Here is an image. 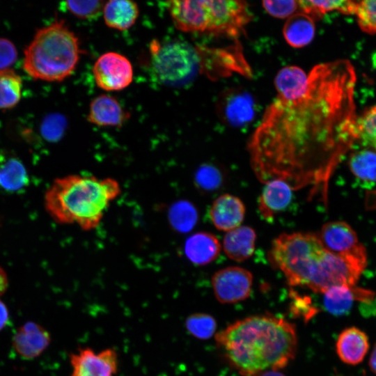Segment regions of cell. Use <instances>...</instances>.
<instances>
[{
	"label": "cell",
	"mask_w": 376,
	"mask_h": 376,
	"mask_svg": "<svg viewBox=\"0 0 376 376\" xmlns=\"http://www.w3.org/2000/svg\"><path fill=\"white\" fill-rule=\"evenodd\" d=\"M355 69L338 59L315 65L296 95H277L247 144L263 183L279 180L292 190L327 192L331 173L356 142Z\"/></svg>",
	"instance_id": "1"
},
{
	"label": "cell",
	"mask_w": 376,
	"mask_h": 376,
	"mask_svg": "<svg viewBox=\"0 0 376 376\" xmlns=\"http://www.w3.org/2000/svg\"><path fill=\"white\" fill-rule=\"evenodd\" d=\"M214 337L225 359L242 376L283 368L297 350L295 324L269 314L237 320Z\"/></svg>",
	"instance_id": "2"
},
{
	"label": "cell",
	"mask_w": 376,
	"mask_h": 376,
	"mask_svg": "<svg viewBox=\"0 0 376 376\" xmlns=\"http://www.w3.org/2000/svg\"><path fill=\"white\" fill-rule=\"evenodd\" d=\"M121 193L114 178L72 174L56 178L45 194V207L57 223L90 231L100 224L110 204Z\"/></svg>",
	"instance_id": "3"
},
{
	"label": "cell",
	"mask_w": 376,
	"mask_h": 376,
	"mask_svg": "<svg viewBox=\"0 0 376 376\" xmlns=\"http://www.w3.org/2000/svg\"><path fill=\"white\" fill-rule=\"evenodd\" d=\"M269 256L290 285L304 286L314 292L322 293L336 270V255L313 233L280 235L274 240Z\"/></svg>",
	"instance_id": "4"
},
{
	"label": "cell",
	"mask_w": 376,
	"mask_h": 376,
	"mask_svg": "<svg viewBox=\"0 0 376 376\" xmlns=\"http://www.w3.org/2000/svg\"><path fill=\"white\" fill-rule=\"evenodd\" d=\"M81 54L77 36L55 22L36 32L24 50L23 69L35 80L61 82L74 73Z\"/></svg>",
	"instance_id": "5"
},
{
	"label": "cell",
	"mask_w": 376,
	"mask_h": 376,
	"mask_svg": "<svg viewBox=\"0 0 376 376\" xmlns=\"http://www.w3.org/2000/svg\"><path fill=\"white\" fill-rule=\"evenodd\" d=\"M169 14L178 29L235 40L251 20L247 0H167Z\"/></svg>",
	"instance_id": "6"
},
{
	"label": "cell",
	"mask_w": 376,
	"mask_h": 376,
	"mask_svg": "<svg viewBox=\"0 0 376 376\" xmlns=\"http://www.w3.org/2000/svg\"><path fill=\"white\" fill-rule=\"evenodd\" d=\"M150 53L153 72L163 83L175 84L189 79L198 65L196 47L186 42L152 40Z\"/></svg>",
	"instance_id": "7"
},
{
	"label": "cell",
	"mask_w": 376,
	"mask_h": 376,
	"mask_svg": "<svg viewBox=\"0 0 376 376\" xmlns=\"http://www.w3.org/2000/svg\"><path fill=\"white\" fill-rule=\"evenodd\" d=\"M198 65L202 72L214 79L237 72L250 75V68L246 63L240 45L236 42L230 47L214 48L196 47Z\"/></svg>",
	"instance_id": "8"
},
{
	"label": "cell",
	"mask_w": 376,
	"mask_h": 376,
	"mask_svg": "<svg viewBox=\"0 0 376 376\" xmlns=\"http://www.w3.org/2000/svg\"><path fill=\"white\" fill-rule=\"evenodd\" d=\"M96 85L103 91H120L133 81L134 70L130 61L115 52L104 53L95 61L92 68Z\"/></svg>",
	"instance_id": "9"
},
{
	"label": "cell",
	"mask_w": 376,
	"mask_h": 376,
	"mask_svg": "<svg viewBox=\"0 0 376 376\" xmlns=\"http://www.w3.org/2000/svg\"><path fill=\"white\" fill-rule=\"evenodd\" d=\"M69 361L70 376H116L119 366L118 354L111 347L100 352L80 347L70 354Z\"/></svg>",
	"instance_id": "10"
},
{
	"label": "cell",
	"mask_w": 376,
	"mask_h": 376,
	"mask_svg": "<svg viewBox=\"0 0 376 376\" xmlns=\"http://www.w3.org/2000/svg\"><path fill=\"white\" fill-rule=\"evenodd\" d=\"M216 299L221 304H235L247 299L251 292L253 275L240 267H228L212 276Z\"/></svg>",
	"instance_id": "11"
},
{
	"label": "cell",
	"mask_w": 376,
	"mask_h": 376,
	"mask_svg": "<svg viewBox=\"0 0 376 376\" xmlns=\"http://www.w3.org/2000/svg\"><path fill=\"white\" fill-rule=\"evenodd\" d=\"M323 246L329 251L367 262V253L355 230L343 221L324 224L318 235Z\"/></svg>",
	"instance_id": "12"
},
{
	"label": "cell",
	"mask_w": 376,
	"mask_h": 376,
	"mask_svg": "<svg viewBox=\"0 0 376 376\" xmlns=\"http://www.w3.org/2000/svg\"><path fill=\"white\" fill-rule=\"evenodd\" d=\"M217 113L225 123L243 126L254 117V101L248 93L240 88H229L221 93L217 101Z\"/></svg>",
	"instance_id": "13"
},
{
	"label": "cell",
	"mask_w": 376,
	"mask_h": 376,
	"mask_svg": "<svg viewBox=\"0 0 376 376\" xmlns=\"http://www.w3.org/2000/svg\"><path fill=\"white\" fill-rule=\"evenodd\" d=\"M130 116L115 97L100 94L91 101L86 120L100 127H121Z\"/></svg>",
	"instance_id": "14"
},
{
	"label": "cell",
	"mask_w": 376,
	"mask_h": 376,
	"mask_svg": "<svg viewBox=\"0 0 376 376\" xmlns=\"http://www.w3.org/2000/svg\"><path fill=\"white\" fill-rule=\"evenodd\" d=\"M51 343L49 332L39 324L26 322L15 333L12 345L15 351L25 359H33L49 347Z\"/></svg>",
	"instance_id": "15"
},
{
	"label": "cell",
	"mask_w": 376,
	"mask_h": 376,
	"mask_svg": "<svg viewBox=\"0 0 376 376\" xmlns=\"http://www.w3.org/2000/svg\"><path fill=\"white\" fill-rule=\"evenodd\" d=\"M245 212L244 204L240 198L226 194L214 201L209 215L217 229L228 232L241 225Z\"/></svg>",
	"instance_id": "16"
},
{
	"label": "cell",
	"mask_w": 376,
	"mask_h": 376,
	"mask_svg": "<svg viewBox=\"0 0 376 376\" xmlns=\"http://www.w3.org/2000/svg\"><path fill=\"white\" fill-rule=\"evenodd\" d=\"M265 184L258 198V210L264 219L272 221L288 206L292 200V189L286 182L279 180Z\"/></svg>",
	"instance_id": "17"
},
{
	"label": "cell",
	"mask_w": 376,
	"mask_h": 376,
	"mask_svg": "<svg viewBox=\"0 0 376 376\" xmlns=\"http://www.w3.org/2000/svg\"><path fill=\"white\" fill-rule=\"evenodd\" d=\"M221 248V244L214 235L208 232H197L186 240L184 252L192 264L202 266L216 260Z\"/></svg>",
	"instance_id": "18"
},
{
	"label": "cell",
	"mask_w": 376,
	"mask_h": 376,
	"mask_svg": "<svg viewBox=\"0 0 376 376\" xmlns=\"http://www.w3.org/2000/svg\"><path fill=\"white\" fill-rule=\"evenodd\" d=\"M368 349L369 341L367 335L354 327L344 329L339 334L336 343V350L339 359L349 365L361 363Z\"/></svg>",
	"instance_id": "19"
},
{
	"label": "cell",
	"mask_w": 376,
	"mask_h": 376,
	"mask_svg": "<svg viewBox=\"0 0 376 376\" xmlns=\"http://www.w3.org/2000/svg\"><path fill=\"white\" fill-rule=\"evenodd\" d=\"M256 238V233L251 227L240 226L225 235L224 251L230 259L236 262L244 261L253 254Z\"/></svg>",
	"instance_id": "20"
},
{
	"label": "cell",
	"mask_w": 376,
	"mask_h": 376,
	"mask_svg": "<svg viewBox=\"0 0 376 376\" xmlns=\"http://www.w3.org/2000/svg\"><path fill=\"white\" fill-rule=\"evenodd\" d=\"M29 175L22 160L15 155L0 152V189L6 192L22 191L29 183Z\"/></svg>",
	"instance_id": "21"
},
{
	"label": "cell",
	"mask_w": 376,
	"mask_h": 376,
	"mask_svg": "<svg viewBox=\"0 0 376 376\" xmlns=\"http://www.w3.org/2000/svg\"><path fill=\"white\" fill-rule=\"evenodd\" d=\"M324 305L334 315H343L351 308L354 301H368L373 297L372 292L357 288L338 285L329 288L324 293Z\"/></svg>",
	"instance_id": "22"
},
{
	"label": "cell",
	"mask_w": 376,
	"mask_h": 376,
	"mask_svg": "<svg viewBox=\"0 0 376 376\" xmlns=\"http://www.w3.org/2000/svg\"><path fill=\"white\" fill-rule=\"evenodd\" d=\"M315 33L314 19L304 13L290 16L284 24L283 34L286 42L295 48L308 45Z\"/></svg>",
	"instance_id": "23"
},
{
	"label": "cell",
	"mask_w": 376,
	"mask_h": 376,
	"mask_svg": "<svg viewBox=\"0 0 376 376\" xmlns=\"http://www.w3.org/2000/svg\"><path fill=\"white\" fill-rule=\"evenodd\" d=\"M102 12L105 24L119 31L130 29L139 15L138 6L132 0H108Z\"/></svg>",
	"instance_id": "24"
},
{
	"label": "cell",
	"mask_w": 376,
	"mask_h": 376,
	"mask_svg": "<svg viewBox=\"0 0 376 376\" xmlns=\"http://www.w3.org/2000/svg\"><path fill=\"white\" fill-rule=\"evenodd\" d=\"M308 74L297 65L281 68L274 80L277 95L291 97L299 93L306 84Z\"/></svg>",
	"instance_id": "25"
},
{
	"label": "cell",
	"mask_w": 376,
	"mask_h": 376,
	"mask_svg": "<svg viewBox=\"0 0 376 376\" xmlns=\"http://www.w3.org/2000/svg\"><path fill=\"white\" fill-rule=\"evenodd\" d=\"M23 80L13 69L0 71V111L11 109L22 98Z\"/></svg>",
	"instance_id": "26"
},
{
	"label": "cell",
	"mask_w": 376,
	"mask_h": 376,
	"mask_svg": "<svg viewBox=\"0 0 376 376\" xmlns=\"http://www.w3.org/2000/svg\"><path fill=\"white\" fill-rule=\"evenodd\" d=\"M358 0H297L302 13L314 20L320 19L324 14L339 11L344 14H353Z\"/></svg>",
	"instance_id": "27"
},
{
	"label": "cell",
	"mask_w": 376,
	"mask_h": 376,
	"mask_svg": "<svg viewBox=\"0 0 376 376\" xmlns=\"http://www.w3.org/2000/svg\"><path fill=\"white\" fill-rule=\"evenodd\" d=\"M348 166L357 179L366 182H376V150L365 148L352 152Z\"/></svg>",
	"instance_id": "28"
},
{
	"label": "cell",
	"mask_w": 376,
	"mask_h": 376,
	"mask_svg": "<svg viewBox=\"0 0 376 376\" xmlns=\"http://www.w3.org/2000/svg\"><path fill=\"white\" fill-rule=\"evenodd\" d=\"M198 213L195 206L187 201L174 203L169 210V219L177 231L187 233L193 229L198 221Z\"/></svg>",
	"instance_id": "29"
},
{
	"label": "cell",
	"mask_w": 376,
	"mask_h": 376,
	"mask_svg": "<svg viewBox=\"0 0 376 376\" xmlns=\"http://www.w3.org/2000/svg\"><path fill=\"white\" fill-rule=\"evenodd\" d=\"M355 139L365 148L376 150V105L364 110L357 116Z\"/></svg>",
	"instance_id": "30"
},
{
	"label": "cell",
	"mask_w": 376,
	"mask_h": 376,
	"mask_svg": "<svg viewBox=\"0 0 376 376\" xmlns=\"http://www.w3.org/2000/svg\"><path fill=\"white\" fill-rule=\"evenodd\" d=\"M185 325L191 336L202 340L211 338L217 329L215 319L212 315L203 313L189 315L185 320Z\"/></svg>",
	"instance_id": "31"
},
{
	"label": "cell",
	"mask_w": 376,
	"mask_h": 376,
	"mask_svg": "<svg viewBox=\"0 0 376 376\" xmlns=\"http://www.w3.org/2000/svg\"><path fill=\"white\" fill-rule=\"evenodd\" d=\"M354 15L363 32L376 34V0H358Z\"/></svg>",
	"instance_id": "32"
},
{
	"label": "cell",
	"mask_w": 376,
	"mask_h": 376,
	"mask_svg": "<svg viewBox=\"0 0 376 376\" xmlns=\"http://www.w3.org/2000/svg\"><path fill=\"white\" fill-rule=\"evenodd\" d=\"M104 0H66L68 9L82 19L97 18L103 11Z\"/></svg>",
	"instance_id": "33"
},
{
	"label": "cell",
	"mask_w": 376,
	"mask_h": 376,
	"mask_svg": "<svg viewBox=\"0 0 376 376\" xmlns=\"http://www.w3.org/2000/svg\"><path fill=\"white\" fill-rule=\"evenodd\" d=\"M196 186L205 192H212L217 190L224 182L222 173L214 166L205 165L201 166L196 174Z\"/></svg>",
	"instance_id": "34"
},
{
	"label": "cell",
	"mask_w": 376,
	"mask_h": 376,
	"mask_svg": "<svg viewBox=\"0 0 376 376\" xmlns=\"http://www.w3.org/2000/svg\"><path fill=\"white\" fill-rule=\"evenodd\" d=\"M262 3L268 14L280 19L289 17L299 8L297 0H262Z\"/></svg>",
	"instance_id": "35"
},
{
	"label": "cell",
	"mask_w": 376,
	"mask_h": 376,
	"mask_svg": "<svg viewBox=\"0 0 376 376\" xmlns=\"http://www.w3.org/2000/svg\"><path fill=\"white\" fill-rule=\"evenodd\" d=\"M292 302L290 306L291 311L296 316H301L305 320H308L318 312L309 298L301 297L296 293L292 295Z\"/></svg>",
	"instance_id": "36"
},
{
	"label": "cell",
	"mask_w": 376,
	"mask_h": 376,
	"mask_svg": "<svg viewBox=\"0 0 376 376\" xmlns=\"http://www.w3.org/2000/svg\"><path fill=\"white\" fill-rule=\"evenodd\" d=\"M17 59L15 45L10 40L0 38V71L11 68Z\"/></svg>",
	"instance_id": "37"
},
{
	"label": "cell",
	"mask_w": 376,
	"mask_h": 376,
	"mask_svg": "<svg viewBox=\"0 0 376 376\" xmlns=\"http://www.w3.org/2000/svg\"><path fill=\"white\" fill-rule=\"evenodd\" d=\"M9 320V313L6 304L0 300V331L7 324Z\"/></svg>",
	"instance_id": "38"
},
{
	"label": "cell",
	"mask_w": 376,
	"mask_h": 376,
	"mask_svg": "<svg viewBox=\"0 0 376 376\" xmlns=\"http://www.w3.org/2000/svg\"><path fill=\"white\" fill-rule=\"evenodd\" d=\"M8 285V276L4 269L0 267V297L6 292Z\"/></svg>",
	"instance_id": "39"
},
{
	"label": "cell",
	"mask_w": 376,
	"mask_h": 376,
	"mask_svg": "<svg viewBox=\"0 0 376 376\" xmlns=\"http://www.w3.org/2000/svg\"><path fill=\"white\" fill-rule=\"evenodd\" d=\"M369 366L371 370L376 375V345L370 357Z\"/></svg>",
	"instance_id": "40"
},
{
	"label": "cell",
	"mask_w": 376,
	"mask_h": 376,
	"mask_svg": "<svg viewBox=\"0 0 376 376\" xmlns=\"http://www.w3.org/2000/svg\"><path fill=\"white\" fill-rule=\"evenodd\" d=\"M258 376H285V375L278 370H271L263 372L261 374H260Z\"/></svg>",
	"instance_id": "41"
}]
</instances>
